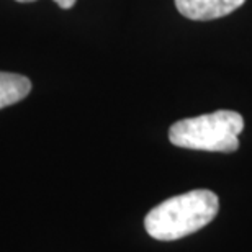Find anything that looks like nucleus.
I'll return each mask as SVG.
<instances>
[{"label":"nucleus","instance_id":"1","mask_svg":"<svg viewBox=\"0 0 252 252\" xmlns=\"http://www.w3.org/2000/svg\"><path fill=\"white\" fill-rule=\"evenodd\" d=\"M220 210L218 195L211 190H191L170 196L146 215L144 228L158 241H177L211 223Z\"/></svg>","mask_w":252,"mask_h":252},{"label":"nucleus","instance_id":"2","mask_svg":"<svg viewBox=\"0 0 252 252\" xmlns=\"http://www.w3.org/2000/svg\"><path fill=\"white\" fill-rule=\"evenodd\" d=\"M243 129L244 120L238 112L218 110L175 122L169 129V141L184 149L234 153L239 149V134Z\"/></svg>","mask_w":252,"mask_h":252},{"label":"nucleus","instance_id":"3","mask_svg":"<svg viewBox=\"0 0 252 252\" xmlns=\"http://www.w3.org/2000/svg\"><path fill=\"white\" fill-rule=\"evenodd\" d=\"M246 0H175V7L185 18L210 22L238 10Z\"/></svg>","mask_w":252,"mask_h":252},{"label":"nucleus","instance_id":"4","mask_svg":"<svg viewBox=\"0 0 252 252\" xmlns=\"http://www.w3.org/2000/svg\"><path fill=\"white\" fill-rule=\"evenodd\" d=\"M32 90L28 77L12 72H0V108L10 107L23 100Z\"/></svg>","mask_w":252,"mask_h":252},{"label":"nucleus","instance_id":"5","mask_svg":"<svg viewBox=\"0 0 252 252\" xmlns=\"http://www.w3.org/2000/svg\"><path fill=\"white\" fill-rule=\"evenodd\" d=\"M53 2L56 3L58 7H61V8H64V10H69V8H72V7H74L77 0H53Z\"/></svg>","mask_w":252,"mask_h":252},{"label":"nucleus","instance_id":"6","mask_svg":"<svg viewBox=\"0 0 252 252\" xmlns=\"http://www.w3.org/2000/svg\"><path fill=\"white\" fill-rule=\"evenodd\" d=\"M20 3H30V2H36V0H17Z\"/></svg>","mask_w":252,"mask_h":252}]
</instances>
